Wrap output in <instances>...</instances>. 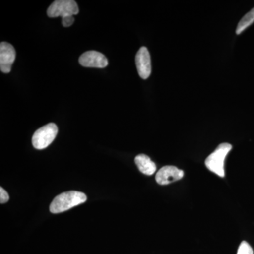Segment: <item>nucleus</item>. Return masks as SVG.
Returning <instances> with one entry per match:
<instances>
[{
  "mask_svg": "<svg viewBox=\"0 0 254 254\" xmlns=\"http://www.w3.org/2000/svg\"><path fill=\"white\" fill-rule=\"evenodd\" d=\"M86 200V195L82 192L76 190L64 192L55 197L50 204V210L52 213H63L76 205L85 203Z\"/></svg>",
  "mask_w": 254,
  "mask_h": 254,
  "instance_id": "nucleus-1",
  "label": "nucleus"
},
{
  "mask_svg": "<svg viewBox=\"0 0 254 254\" xmlns=\"http://www.w3.org/2000/svg\"><path fill=\"white\" fill-rule=\"evenodd\" d=\"M232 148L230 143H222L219 145L215 151L205 159L206 168L219 177H225V160Z\"/></svg>",
  "mask_w": 254,
  "mask_h": 254,
  "instance_id": "nucleus-2",
  "label": "nucleus"
},
{
  "mask_svg": "<svg viewBox=\"0 0 254 254\" xmlns=\"http://www.w3.org/2000/svg\"><path fill=\"white\" fill-rule=\"evenodd\" d=\"M58 128L54 123H50L42 127L33 134L32 143L38 150H43L49 146L58 134Z\"/></svg>",
  "mask_w": 254,
  "mask_h": 254,
  "instance_id": "nucleus-3",
  "label": "nucleus"
},
{
  "mask_svg": "<svg viewBox=\"0 0 254 254\" xmlns=\"http://www.w3.org/2000/svg\"><path fill=\"white\" fill-rule=\"evenodd\" d=\"M79 12L77 3L73 0H57L48 7L47 14L50 18L73 16Z\"/></svg>",
  "mask_w": 254,
  "mask_h": 254,
  "instance_id": "nucleus-4",
  "label": "nucleus"
},
{
  "mask_svg": "<svg viewBox=\"0 0 254 254\" xmlns=\"http://www.w3.org/2000/svg\"><path fill=\"white\" fill-rule=\"evenodd\" d=\"M183 170L175 166H164L157 173L155 180L160 185H167L181 180L184 176Z\"/></svg>",
  "mask_w": 254,
  "mask_h": 254,
  "instance_id": "nucleus-5",
  "label": "nucleus"
},
{
  "mask_svg": "<svg viewBox=\"0 0 254 254\" xmlns=\"http://www.w3.org/2000/svg\"><path fill=\"white\" fill-rule=\"evenodd\" d=\"M16 58L14 47L6 42L0 44V69L1 72L7 73L11 71V66Z\"/></svg>",
  "mask_w": 254,
  "mask_h": 254,
  "instance_id": "nucleus-6",
  "label": "nucleus"
},
{
  "mask_svg": "<svg viewBox=\"0 0 254 254\" xmlns=\"http://www.w3.org/2000/svg\"><path fill=\"white\" fill-rule=\"evenodd\" d=\"M79 63L85 67L105 68L108 66V61L104 55L91 50L81 55Z\"/></svg>",
  "mask_w": 254,
  "mask_h": 254,
  "instance_id": "nucleus-7",
  "label": "nucleus"
},
{
  "mask_svg": "<svg viewBox=\"0 0 254 254\" xmlns=\"http://www.w3.org/2000/svg\"><path fill=\"white\" fill-rule=\"evenodd\" d=\"M136 65L138 74L143 79H147L151 73V60L149 52L145 47H141L136 55Z\"/></svg>",
  "mask_w": 254,
  "mask_h": 254,
  "instance_id": "nucleus-8",
  "label": "nucleus"
},
{
  "mask_svg": "<svg viewBox=\"0 0 254 254\" xmlns=\"http://www.w3.org/2000/svg\"><path fill=\"white\" fill-rule=\"evenodd\" d=\"M135 163L138 170L144 175H152L156 171V165L148 155L144 154L137 155L135 158Z\"/></svg>",
  "mask_w": 254,
  "mask_h": 254,
  "instance_id": "nucleus-9",
  "label": "nucleus"
},
{
  "mask_svg": "<svg viewBox=\"0 0 254 254\" xmlns=\"http://www.w3.org/2000/svg\"><path fill=\"white\" fill-rule=\"evenodd\" d=\"M254 22V7L249 11L247 14L242 17L240 20L236 29L237 35L241 34L245 29H247L249 26H250Z\"/></svg>",
  "mask_w": 254,
  "mask_h": 254,
  "instance_id": "nucleus-10",
  "label": "nucleus"
},
{
  "mask_svg": "<svg viewBox=\"0 0 254 254\" xmlns=\"http://www.w3.org/2000/svg\"><path fill=\"white\" fill-rule=\"evenodd\" d=\"M237 254H254V251L248 242L243 241L239 247Z\"/></svg>",
  "mask_w": 254,
  "mask_h": 254,
  "instance_id": "nucleus-11",
  "label": "nucleus"
},
{
  "mask_svg": "<svg viewBox=\"0 0 254 254\" xmlns=\"http://www.w3.org/2000/svg\"><path fill=\"white\" fill-rule=\"evenodd\" d=\"M9 199V196L7 192H6L2 187H1V188H0V203H6Z\"/></svg>",
  "mask_w": 254,
  "mask_h": 254,
  "instance_id": "nucleus-12",
  "label": "nucleus"
},
{
  "mask_svg": "<svg viewBox=\"0 0 254 254\" xmlns=\"http://www.w3.org/2000/svg\"><path fill=\"white\" fill-rule=\"evenodd\" d=\"M63 25L64 27H69L74 22V18L73 16H65L63 18Z\"/></svg>",
  "mask_w": 254,
  "mask_h": 254,
  "instance_id": "nucleus-13",
  "label": "nucleus"
}]
</instances>
